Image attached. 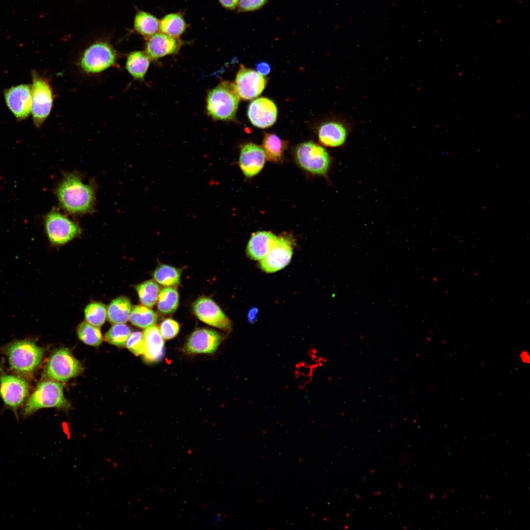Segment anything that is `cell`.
<instances>
[{
    "instance_id": "obj_12",
    "label": "cell",
    "mask_w": 530,
    "mask_h": 530,
    "mask_svg": "<svg viewBox=\"0 0 530 530\" xmlns=\"http://www.w3.org/2000/svg\"><path fill=\"white\" fill-rule=\"evenodd\" d=\"M223 340L218 332L208 328H200L194 331L188 337L183 348L188 354H210L213 353Z\"/></svg>"
},
{
    "instance_id": "obj_28",
    "label": "cell",
    "mask_w": 530,
    "mask_h": 530,
    "mask_svg": "<svg viewBox=\"0 0 530 530\" xmlns=\"http://www.w3.org/2000/svg\"><path fill=\"white\" fill-rule=\"evenodd\" d=\"M129 319L133 325L144 328L154 325L157 321L158 316L149 307L137 305L131 310Z\"/></svg>"
},
{
    "instance_id": "obj_16",
    "label": "cell",
    "mask_w": 530,
    "mask_h": 530,
    "mask_svg": "<svg viewBox=\"0 0 530 530\" xmlns=\"http://www.w3.org/2000/svg\"><path fill=\"white\" fill-rule=\"evenodd\" d=\"M247 115L255 127L266 128L272 126L277 117V109L274 102L265 97L253 100L248 106Z\"/></svg>"
},
{
    "instance_id": "obj_19",
    "label": "cell",
    "mask_w": 530,
    "mask_h": 530,
    "mask_svg": "<svg viewBox=\"0 0 530 530\" xmlns=\"http://www.w3.org/2000/svg\"><path fill=\"white\" fill-rule=\"evenodd\" d=\"M144 347L143 357L145 361L153 363L160 361L164 355V342L159 329L152 325L143 332Z\"/></svg>"
},
{
    "instance_id": "obj_20",
    "label": "cell",
    "mask_w": 530,
    "mask_h": 530,
    "mask_svg": "<svg viewBox=\"0 0 530 530\" xmlns=\"http://www.w3.org/2000/svg\"><path fill=\"white\" fill-rule=\"evenodd\" d=\"M180 46L173 37L163 33H156L150 37L146 45V53L152 59L175 53Z\"/></svg>"
},
{
    "instance_id": "obj_27",
    "label": "cell",
    "mask_w": 530,
    "mask_h": 530,
    "mask_svg": "<svg viewBox=\"0 0 530 530\" xmlns=\"http://www.w3.org/2000/svg\"><path fill=\"white\" fill-rule=\"evenodd\" d=\"M157 300L158 309L160 313L171 314L176 311L178 306L179 293L174 288H164L160 291Z\"/></svg>"
},
{
    "instance_id": "obj_9",
    "label": "cell",
    "mask_w": 530,
    "mask_h": 530,
    "mask_svg": "<svg viewBox=\"0 0 530 530\" xmlns=\"http://www.w3.org/2000/svg\"><path fill=\"white\" fill-rule=\"evenodd\" d=\"M81 363L67 348L56 350L51 356L45 370L46 375L52 380L65 382L78 376L82 371Z\"/></svg>"
},
{
    "instance_id": "obj_22",
    "label": "cell",
    "mask_w": 530,
    "mask_h": 530,
    "mask_svg": "<svg viewBox=\"0 0 530 530\" xmlns=\"http://www.w3.org/2000/svg\"><path fill=\"white\" fill-rule=\"evenodd\" d=\"M150 65V58L141 51L131 53L127 58L126 68L135 79L142 80Z\"/></svg>"
},
{
    "instance_id": "obj_39",
    "label": "cell",
    "mask_w": 530,
    "mask_h": 530,
    "mask_svg": "<svg viewBox=\"0 0 530 530\" xmlns=\"http://www.w3.org/2000/svg\"><path fill=\"white\" fill-rule=\"evenodd\" d=\"M257 311L255 309L250 311L248 314V320L250 322H254L255 320Z\"/></svg>"
},
{
    "instance_id": "obj_26",
    "label": "cell",
    "mask_w": 530,
    "mask_h": 530,
    "mask_svg": "<svg viewBox=\"0 0 530 530\" xmlns=\"http://www.w3.org/2000/svg\"><path fill=\"white\" fill-rule=\"evenodd\" d=\"M186 28L184 19L178 13L167 14L159 22V29L161 32L174 38L181 35Z\"/></svg>"
},
{
    "instance_id": "obj_21",
    "label": "cell",
    "mask_w": 530,
    "mask_h": 530,
    "mask_svg": "<svg viewBox=\"0 0 530 530\" xmlns=\"http://www.w3.org/2000/svg\"><path fill=\"white\" fill-rule=\"evenodd\" d=\"M277 238L274 234L267 231L253 234L247 244V255L252 260L261 261L274 245Z\"/></svg>"
},
{
    "instance_id": "obj_29",
    "label": "cell",
    "mask_w": 530,
    "mask_h": 530,
    "mask_svg": "<svg viewBox=\"0 0 530 530\" xmlns=\"http://www.w3.org/2000/svg\"><path fill=\"white\" fill-rule=\"evenodd\" d=\"M181 269L167 265H160L154 271V280L159 284L172 287L180 282Z\"/></svg>"
},
{
    "instance_id": "obj_1",
    "label": "cell",
    "mask_w": 530,
    "mask_h": 530,
    "mask_svg": "<svg viewBox=\"0 0 530 530\" xmlns=\"http://www.w3.org/2000/svg\"><path fill=\"white\" fill-rule=\"evenodd\" d=\"M54 193L60 207L67 213L81 215L94 212L95 185L85 183L79 173H63Z\"/></svg>"
},
{
    "instance_id": "obj_32",
    "label": "cell",
    "mask_w": 530,
    "mask_h": 530,
    "mask_svg": "<svg viewBox=\"0 0 530 530\" xmlns=\"http://www.w3.org/2000/svg\"><path fill=\"white\" fill-rule=\"evenodd\" d=\"M131 333V329L127 325L116 323L107 331L105 334V338L109 343L113 345L124 347Z\"/></svg>"
},
{
    "instance_id": "obj_36",
    "label": "cell",
    "mask_w": 530,
    "mask_h": 530,
    "mask_svg": "<svg viewBox=\"0 0 530 530\" xmlns=\"http://www.w3.org/2000/svg\"><path fill=\"white\" fill-rule=\"evenodd\" d=\"M268 0H239L238 11L248 12L256 10L263 6Z\"/></svg>"
},
{
    "instance_id": "obj_23",
    "label": "cell",
    "mask_w": 530,
    "mask_h": 530,
    "mask_svg": "<svg viewBox=\"0 0 530 530\" xmlns=\"http://www.w3.org/2000/svg\"><path fill=\"white\" fill-rule=\"evenodd\" d=\"M262 145L266 158L270 161L278 163L282 160L287 142L275 134L265 133Z\"/></svg>"
},
{
    "instance_id": "obj_24",
    "label": "cell",
    "mask_w": 530,
    "mask_h": 530,
    "mask_svg": "<svg viewBox=\"0 0 530 530\" xmlns=\"http://www.w3.org/2000/svg\"><path fill=\"white\" fill-rule=\"evenodd\" d=\"M131 310V303L128 298L124 296L117 297L108 306V320L114 324L125 323L129 319Z\"/></svg>"
},
{
    "instance_id": "obj_40",
    "label": "cell",
    "mask_w": 530,
    "mask_h": 530,
    "mask_svg": "<svg viewBox=\"0 0 530 530\" xmlns=\"http://www.w3.org/2000/svg\"><path fill=\"white\" fill-rule=\"evenodd\" d=\"M221 521V517L220 516H215L212 518L210 521L209 523L211 525H215L219 523Z\"/></svg>"
},
{
    "instance_id": "obj_4",
    "label": "cell",
    "mask_w": 530,
    "mask_h": 530,
    "mask_svg": "<svg viewBox=\"0 0 530 530\" xmlns=\"http://www.w3.org/2000/svg\"><path fill=\"white\" fill-rule=\"evenodd\" d=\"M69 405L63 395L61 384L53 381H44L38 384L28 398L24 407V415L29 416L41 408H67Z\"/></svg>"
},
{
    "instance_id": "obj_11",
    "label": "cell",
    "mask_w": 530,
    "mask_h": 530,
    "mask_svg": "<svg viewBox=\"0 0 530 530\" xmlns=\"http://www.w3.org/2000/svg\"><path fill=\"white\" fill-rule=\"evenodd\" d=\"M193 311L203 322L227 332L231 331V321L212 299L207 297L198 298L193 304Z\"/></svg>"
},
{
    "instance_id": "obj_34",
    "label": "cell",
    "mask_w": 530,
    "mask_h": 530,
    "mask_svg": "<svg viewBox=\"0 0 530 530\" xmlns=\"http://www.w3.org/2000/svg\"><path fill=\"white\" fill-rule=\"evenodd\" d=\"M125 345L134 355L138 356L142 354L144 347L143 333L140 331L131 333L126 341Z\"/></svg>"
},
{
    "instance_id": "obj_18",
    "label": "cell",
    "mask_w": 530,
    "mask_h": 530,
    "mask_svg": "<svg viewBox=\"0 0 530 530\" xmlns=\"http://www.w3.org/2000/svg\"><path fill=\"white\" fill-rule=\"evenodd\" d=\"M350 126L346 121H328L319 128L318 140L321 144L326 147H341L346 142Z\"/></svg>"
},
{
    "instance_id": "obj_41",
    "label": "cell",
    "mask_w": 530,
    "mask_h": 530,
    "mask_svg": "<svg viewBox=\"0 0 530 530\" xmlns=\"http://www.w3.org/2000/svg\"><path fill=\"white\" fill-rule=\"evenodd\" d=\"M521 358H522V361H524V362H526L528 361L527 359H529V357H528L527 356L526 353H523L522 354V355H521Z\"/></svg>"
},
{
    "instance_id": "obj_10",
    "label": "cell",
    "mask_w": 530,
    "mask_h": 530,
    "mask_svg": "<svg viewBox=\"0 0 530 530\" xmlns=\"http://www.w3.org/2000/svg\"><path fill=\"white\" fill-rule=\"evenodd\" d=\"M29 385L24 378L13 375L0 376V397L8 407L15 411L26 399Z\"/></svg>"
},
{
    "instance_id": "obj_25",
    "label": "cell",
    "mask_w": 530,
    "mask_h": 530,
    "mask_svg": "<svg viewBox=\"0 0 530 530\" xmlns=\"http://www.w3.org/2000/svg\"><path fill=\"white\" fill-rule=\"evenodd\" d=\"M134 27L142 35L150 37L159 30V21L151 14L140 11L135 15Z\"/></svg>"
},
{
    "instance_id": "obj_14",
    "label": "cell",
    "mask_w": 530,
    "mask_h": 530,
    "mask_svg": "<svg viewBox=\"0 0 530 530\" xmlns=\"http://www.w3.org/2000/svg\"><path fill=\"white\" fill-rule=\"evenodd\" d=\"M266 83L265 78L257 71L241 66L234 83L239 97L249 100L259 96Z\"/></svg>"
},
{
    "instance_id": "obj_31",
    "label": "cell",
    "mask_w": 530,
    "mask_h": 530,
    "mask_svg": "<svg viewBox=\"0 0 530 530\" xmlns=\"http://www.w3.org/2000/svg\"><path fill=\"white\" fill-rule=\"evenodd\" d=\"M79 338L86 344L98 346L102 343V336L98 327L87 322L81 323L78 328Z\"/></svg>"
},
{
    "instance_id": "obj_5",
    "label": "cell",
    "mask_w": 530,
    "mask_h": 530,
    "mask_svg": "<svg viewBox=\"0 0 530 530\" xmlns=\"http://www.w3.org/2000/svg\"><path fill=\"white\" fill-rule=\"evenodd\" d=\"M31 114L35 126L40 128L49 116L53 106V95L47 79L36 71L31 72Z\"/></svg>"
},
{
    "instance_id": "obj_8",
    "label": "cell",
    "mask_w": 530,
    "mask_h": 530,
    "mask_svg": "<svg viewBox=\"0 0 530 530\" xmlns=\"http://www.w3.org/2000/svg\"><path fill=\"white\" fill-rule=\"evenodd\" d=\"M116 60V53L108 43L98 42L89 46L82 54L79 65L87 74L101 73L113 66Z\"/></svg>"
},
{
    "instance_id": "obj_38",
    "label": "cell",
    "mask_w": 530,
    "mask_h": 530,
    "mask_svg": "<svg viewBox=\"0 0 530 530\" xmlns=\"http://www.w3.org/2000/svg\"><path fill=\"white\" fill-rule=\"evenodd\" d=\"M239 0H219L220 4L225 8L233 10L236 8Z\"/></svg>"
},
{
    "instance_id": "obj_37",
    "label": "cell",
    "mask_w": 530,
    "mask_h": 530,
    "mask_svg": "<svg viewBox=\"0 0 530 530\" xmlns=\"http://www.w3.org/2000/svg\"><path fill=\"white\" fill-rule=\"evenodd\" d=\"M256 69L257 72L264 76L268 74L271 70L270 65L265 61H261L257 63Z\"/></svg>"
},
{
    "instance_id": "obj_6",
    "label": "cell",
    "mask_w": 530,
    "mask_h": 530,
    "mask_svg": "<svg viewBox=\"0 0 530 530\" xmlns=\"http://www.w3.org/2000/svg\"><path fill=\"white\" fill-rule=\"evenodd\" d=\"M43 220L47 237L53 244H65L81 233V228L77 222L55 208L48 212Z\"/></svg>"
},
{
    "instance_id": "obj_30",
    "label": "cell",
    "mask_w": 530,
    "mask_h": 530,
    "mask_svg": "<svg viewBox=\"0 0 530 530\" xmlns=\"http://www.w3.org/2000/svg\"><path fill=\"white\" fill-rule=\"evenodd\" d=\"M136 290L141 303L149 308L156 304L160 292V287L152 280L145 281L136 287Z\"/></svg>"
},
{
    "instance_id": "obj_7",
    "label": "cell",
    "mask_w": 530,
    "mask_h": 530,
    "mask_svg": "<svg viewBox=\"0 0 530 530\" xmlns=\"http://www.w3.org/2000/svg\"><path fill=\"white\" fill-rule=\"evenodd\" d=\"M295 159L305 170L316 175H325L331 164L330 157L321 146L312 141L299 144L295 150Z\"/></svg>"
},
{
    "instance_id": "obj_3",
    "label": "cell",
    "mask_w": 530,
    "mask_h": 530,
    "mask_svg": "<svg viewBox=\"0 0 530 530\" xmlns=\"http://www.w3.org/2000/svg\"><path fill=\"white\" fill-rule=\"evenodd\" d=\"M239 98L234 83L223 81L209 92L208 113L215 120H231L236 115Z\"/></svg>"
},
{
    "instance_id": "obj_2",
    "label": "cell",
    "mask_w": 530,
    "mask_h": 530,
    "mask_svg": "<svg viewBox=\"0 0 530 530\" xmlns=\"http://www.w3.org/2000/svg\"><path fill=\"white\" fill-rule=\"evenodd\" d=\"M10 369L23 375H31L40 363L43 349L34 342L19 340L9 344L5 348Z\"/></svg>"
},
{
    "instance_id": "obj_17",
    "label": "cell",
    "mask_w": 530,
    "mask_h": 530,
    "mask_svg": "<svg viewBox=\"0 0 530 530\" xmlns=\"http://www.w3.org/2000/svg\"><path fill=\"white\" fill-rule=\"evenodd\" d=\"M265 159V153L262 147L253 143H248L241 148L239 166L246 177H253L263 169Z\"/></svg>"
},
{
    "instance_id": "obj_33",
    "label": "cell",
    "mask_w": 530,
    "mask_h": 530,
    "mask_svg": "<svg viewBox=\"0 0 530 530\" xmlns=\"http://www.w3.org/2000/svg\"><path fill=\"white\" fill-rule=\"evenodd\" d=\"M84 315L87 322L97 327H100L106 320V309L103 303L94 302L86 307Z\"/></svg>"
},
{
    "instance_id": "obj_35",
    "label": "cell",
    "mask_w": 530,
    "mask_h": 530,
    "mask_svg": "<svg viewBox=\"0 0 530 530\" xmlns=\"http://www.w3.org/2000/svg\"><path fill=\"white\" fill-rule=\"evenodd\" d=\"M159 329L163 338L169 340L177 336L179 332L180 326L177 321L168 318L161 322Z\"/></svg>"
},
{
    "instance_id": "obj_13",
    "label": "cell",
    "mask_w": 530,
    "mask_h": 530,
    "mask_svg": "<svg viewBox=\"0 0 530 530\" xmlns=\"http://www.w3.org/2000/svg\"><path fill=\"white\" fill-rule=\"evenodd\" d=\"M8 108L18 120L28 117L31 110V91L29 84H22L6 89L4 92Z\"/></svg>"
},
{
    "instance_id": "obj_15",
    "label": "cell",
    "mask_w": 530,
    "mask_h": 530,
    "mask_svg": "<svg viewBox=\"0 0 530 530\" xmlns=\"http://www.w3.org/2000/svg\"><path fill=\"white\" fill-rule=\"evenodd\" d=\"M292 255V248L290 241L284 237H277L274 245L260 261V267L267 273L280 270L290 263Z\"/></svg>"
}]
</instances>
